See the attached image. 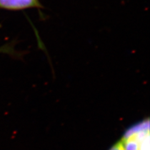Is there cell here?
<instances>
[{
    "instance_id": "obj_1",
    "label": "cell",
    "mask_w": 150,
    "mask_h": 150,
    "mask_svg": "<svg viewBox=\"0 0 150 150\" xmlns=\"http://www.w3.org/2000/svg\"><path fill=\"white\" fill-rule=\"evenodd\" d=\"M0 8L8 10L18 11L27 9H41L40 0H0Z\"/></svg>"
},
{
    "instance_id": "obj_2",
    "label": "cell",
    "mask_w": 150,
    "mask_h": 150,
    "mask_svg": "<svg viewBox=\"0 0 150 150\" xmlns=\"http://www.w3.org/2000/svg\"><path fill=\"white\" fill-rule=\"evenodd\" d=\"M137 150H149V134L141 141Z\"/></svg>"
},
{
    "instance_id": "obj_3",
    "label": "cell",
    "mask_w": 150,
    "mask_h": 150,
    "mask_svg": "<svg viewBox=\"0 0 150 150\" xmlns=\"http://www.w3.org/2000/svg\"><path fill=\"white\" fill-rule=\"evenodd\" d=\"M108 150H125L123 143L121 139H120L118 142H116L112 144Z\"/></svg>"
},
{
    "instance_id": "obj_4",
    "label": "cell",
    "mask_w": 150,
    "mask_h": 150,
    "mask_svg": "<svg viewBox=\"0 0 150 150\" xmlns=\"http://www.w3.org/2000/svg\"><path fill=\"white\" fill-rule=\"evenodd\" d=\"M2 50H1V48H0V52H1V51H2Z\"/></svg>"
}]
</instances>
